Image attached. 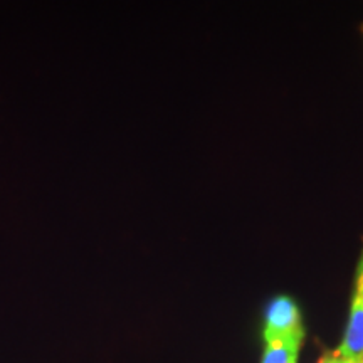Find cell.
<instances>
[{
  "label": "cell",
  "instance_id": "obj_1",
  "mask_svg": "<svg viewBox=\"0 0 363 363\" xmlns=\"http://www.w3.org/2000/svg\"><path fill=\"white\" fill-rule=\"evenodd\" d=\"M335 353L347 363L363 362V251L357 267L355 289H353L347 330H345L342 343Z\"/></svg>",
  "mask_w": 363,
  "mask_h": 363
},
{
  "label": "cell",
  "instance_id": "obj_3",
  "mask_svg": "<svg viewBox=\"0 0 363 363\" xmlns=\"http://www.w3.org/2000/svg\"><path fill=\"white\" fill-rule=\"evenodd\" d=\"M261 363H298L303 338H284L264 342Z\"/></svg>",
  "mask_w": 363,
  "mask_h": 363
},
{
  "label": "cell",
  "instance_id": "obj_5",
  "mask_svg": "<svg viewBox=\"0 0 363 363\" xmlns=\"http://www.w3.org/2000/svg\"><path fill=\"white\" fill-rule=\"evenodd\" d=\"M360 363H363V362H360Z\"/></svg>",
  "mask_w": 363,
  "mask_h": 363
},
{
  "label": "cell",
  "instance_id": "obj_4",
  "mask_svg": "<svg viewBox=\"0 0 363 363\" xmlns=\"http://www.w3.org/2000/svg\"><path fill=\"white\" fill-rule=\"evenodd\" d=\"M318 363H347V362H343L342 358H338L337 353L333 352V353H326L325 357H321V360Z\"/></svg>",
  "mask_w": 363,
  "mask_h": 363
},
{
  "label": "cell",
  "instance_id": "obj_2",
  "mask_svg": "<svg viewBox=\"0 0 363 363\" xmlns=\"http://www.w3.org/2000/svg\"><path fill=\"white\" fill-rule=\"evenodd\" d=\"M284 338H305L299 306L288 296H278L266 310L264 342Z\"/></svg>",
  "mask_w": 363,
  "mask_h": 363
}]
</instances>
